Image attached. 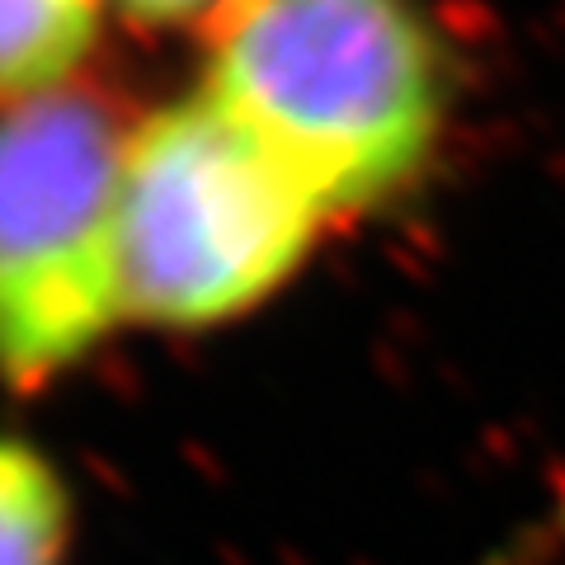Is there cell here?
<instances>
[{
    "label": "cell",
    "mask_w": 565,
    "mask_h": 565,
    "mask_svg": "<svg viewBox=\"0 0 565 565\" xmlns=\"http://www.w3.org/2000/svg\"><path fill=\"white\" fill-rule=\"evenodd\" d=\"M203 95L330 217L401 189L434 147L444 62L411 0H226Z\"/></svg>",
    "instance_id": "obj_1"
},
{
    "label": "cell",
    "mask_w": 565,
    "mask_h": 565,
    "mask_svg": "<svg viewBox=\"0 0 565 565\" xmlns=\"http://www.w3.org/2000/svg\"><path fill=\"white\" fill-rule=\"evenodd\" d=\"M330 212L207 95L132 122L118 199L122 316L203 330L278 292Z\"/></svg>",
    "instance_id": "obj_2"
},
{
    "label": "cell",
    "mask_w": 565,
    "mask_h": 565,
    "mask_svg": "<svg viewBox=\"0 0 565 565\" xmlns=\"http://www.w3.org/2000/svg\"><path fill=\"white\" fill-rule=\"evenodd\" d=\"M132 122L66 85L0 109V373L39 386L122 316L118 199Z\"/></svg>",
    "instance_id": "obj_3"
},
{
    "label": "cell",
    "mask_w": 565,
    "mask_h": 565,
    "mask_svg": "<svg viewBox=\"0 0 565 565\" xmlns=\"http://www.w3.org/2000/svg\"><path fill=\"white\" fill-rule=\"evenodd\" d=\"M104 0H0V109L76 85Z\"/></svg>",
    "instance_id": "obj_4"
},
{
    "label": "cell",
    "mask_w": 565,
    "mask_h": 565,
    "mask_svg": "<svg viewBox=\"0 0 565 565\" xmlns=\"http://www.w3.org/2000/svg\"><path fill=\"white\" fill-rule=\"evenodd\" d=\"M71 494L62 471L24 438L0 434V565H66Z\"/></svg>",
    "instance_id": "obj_5"
},
{
    "label": "cell",
    "mask_w": 565,
    "mask_h": 565,
    "mask_svg": "<svg viewBox=\"0 0 565 565\" xmlns=\"http://www.w3.org/2000/svg\"><path fill=\"white\" fill-rule=\"evenodd\" d=\"M114 6L128 14L132 24H147V29H180V24H212L226 0H114Z\"/></svg>",
    "instance_id": "obj_6"
}]
</instances>
